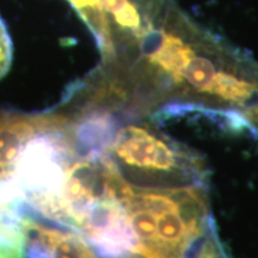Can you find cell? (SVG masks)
<instances>
[{
	"mask_svg": "<svg viewBox=\"0 0 258 258\" xmlns=\"http://www.w3.org/2000/svg\"><path fill=\"white\" fill-rule=\"evenodd\" d=\"M12 59V42L8 28L0 17V79L8 73Z\"/></svg>",
	"mask_w": 258,
	"mask_h": 258,
	"instance_id": "6da1fadb",
	"label": "cell"
},
{
	"mask_svg": "<svg viewBox=\"0 0 258 258\" xmlns=\"http://www.w3.org/2000/svg\"><path fill=\"white\" fill-rule=\"evenodd\" d=\"M241 115L244 116L245 120L249 122L251 127H252L254 129V132L258 134V98L250 108H247L246 110L241 112Z\"/></svg>",
	"mask_w": 258,
	"mask_h": 258,
	"instance_id": "7a4b0ae2",
	"label": "cell"
}]
</instances>
